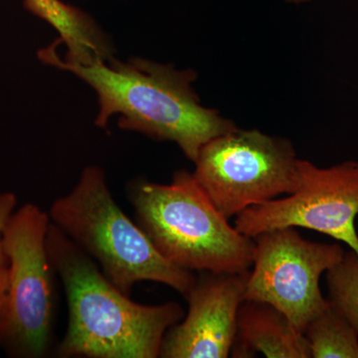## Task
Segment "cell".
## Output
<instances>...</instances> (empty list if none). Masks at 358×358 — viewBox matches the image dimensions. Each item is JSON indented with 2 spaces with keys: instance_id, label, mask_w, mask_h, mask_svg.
<instances>
[{
  "instance_id": "obj_6",
  "label": "cell",
  "mask_w": 358,
  "mask_h": 358,
  "mask_svg": "<svg viewBox=\"0 0 358 358\" xmlns=\"http://www.w3.org/2000/svg\"><path fill=\"white\" fill-rule=\"evenodd\" d=\"M49 214L33 203L14 211L3 233L8 260V306L0 348L14 357L37 358L50 345L53 268L47 253Z\"/></svg>"
},
{
  "instance_id": "obj_4",
  "label": "cell",
  "mask_w": 358,
  "mask_h": 358,
  "mask_svg": "<svg viewBox=\"0 0 358 358\" xmlns=\"http://www.w3.org/2000/svg\"><path fill=\"white\" fill-rule=\"evenodd\" d=\"M48 214L51 222L128 296L143 281L160 282L185 296L196 281L192 272L166 260L122 212L99 167L85 169L72 192L56 199Z\"/></svg>"
},
{
  "instance_id": "obj_13",
  "label": "cell",
  "mask_w": 358,
  "mask_h": 358,
  "mask_svg": "<svg viewBox=\"0 0 358 358\" xmlns=\"http://www.w3.org/2000/svg\"><path fill=\"white\" fill-rule=\"evenodd\" d=\"M329 305L338 310L358 334V254L350 249L327 270Z\"/></svg>"
},
{
  "instance_id": "obj_9",
  "label": "cell",
  "mask_w": 358,
  "mask_h": 358,
  "mask_svg": "<svg viewBox=\"0 0 358 358\" xmlns=\"http://www.w3.org/2000/svg\"><path fill=\"white\" fill-rule=\"evenodd\" d=\"M249 271L239 274L202 272L185 296L188 312L166 331L159 357H230Z\"/></svg>"
},
{
  "instance_id": "obj_5",
  "label": "cell",
  "mask_w": 358,
  "mask_h": 358,
  "mask_svg": "<svg viewBox=\"0 0 358 358\" xmlns=\"http://www.w3.org/2000/svg\"><path fill=\"white\" fill-rule=\"evenodd\" d=\"M299 159L286 138L234 129L200 148L195 178L224 217L296 192Z\"/></svg>"
},
{
  "instance_id": "obj_14",
  "label": "cell",
  "mask_w": 358,
  "mask_h": 358,
  "mask_svg": "<svg viewBox=\"0 0 358 358\" xmlns=\"http://www.w3.org/2000/svg\"><path fill=\"white\" fill-rule=\"evenodd\" d=\"M16 203L17 199L14 193H0V268L8 266V260L3 247V233L9 219L14 213Z\"/></svg>"
},
{
  "instance_id": "obj_1",
  "label": "cell",
  "mask_w": 358,
  "mask_h": 358,
  "mask_svg": "<svg viewBox=\"0 0 358 358\" xmlns=\"http://www.w3.org/2000/svg\"><path fill=\"white\" fill-rule=\"evenodd\" d=\"M59 44L57 39L41 49L38 57L45 64L74 73L95 90L100 106L95 124L100 128L107 127L110 117L120 115V128L173 141L193 162L207 141L237 129L215 110L199 103L192 88L196 79L192 70H176L141 58L127 63L96 58L81 64L62 60Z\"/></svg>"
},
{
  "instance_id": "obj_7",
  "label": "cell",
  "mask_w": 358,
  "mask_h": 358,
  "mask_svg": "<svg viewBox=\"0 0 358 358\" xmlns=\"http://www.w3.org/2000/svg\"><path fill=\"white\" fill-rule=\"evenodd\" d=\"M254 239L253 270L247 278L245 300L263 301L284 313L300 333L329 306L320 279L341 261L338 243L306 240L294 227L259 233Z\"/></svg>"
},
{
  "instance_id": "obj_15",
  "label": "cell",
  "mask_w": 358,
  "mask_h": 358,
  "mask_svg": "<svg viewBox=\"0 0 358 358\" xmlns=\"http://www.w3.org/2000/svg\"><path fill=\"white\" fill-rule=\"evenodd\" d=\"M9 294L8 266L0 268V327L6 320Z\"/></svg>"
},
{
  "instance_id": "obj_11",
  "label": "cell",
  "mask_w": 358,
  "mask_h": 358,
  "mask_svg": "<svg viewBox=\"0 0 358 358\" xmlns=\"http://www.w3.org/2000/svg\"><path fill=\"white\" fill-rule=\"evenodd\" d=\"M25 8L48 22L68 48L66 60L89 64L96 58L110 57L107 42L93 20L62 0H24Z\"/></svg>"
},
{
  "instance_id": "obj_3",
  "label": "cell",
  "mask_w": 358,
  "mask_h": 358,
  "mask_svg": "<svg viewBox=\"0 0 358 358\" xmlns=\"http://www.w3.org/2000/svg\"><path fill=\"white\" fill-rule=\"evenodd\" d=\"M129 197L138 226L169 262L190 272L239 274L253 264L254 239L216 208L187 171L171 185L138 181Z\"/></svg>"
},
{
  "instance_id": "obj_16",
  "label": "cell",
  "mask_w": 358,
  "mask_h": 358,
  "mask_svg": "<svg viewBox=\"0 0 358 358\" xmlns=\"http://www.w3.org/2000/svg\"><path fill=\"white\" fill-rule=\"evenodd\" d=\"M285 1L288 2V3L301 4L307 3V2L312 1V0H285Z\"/></svg>"
},
{
  "instance_id": "obj_2",
  "label": "cell",
  "mask_w": 358,
  "mask_h": 358,
  "mask_svg": "<svg viewBox=\"0 0 358 358\" xmlns=\"http://www.w3.org/2000/svg\"><path fill=\"white\" fill-rule=\"evenodd\" d=\"M47 253L69 308L61 357L155 358L166 331L185 317L179 303L141 305L103 274L91 257L50 223Z\"/></svg>"
},
{
  "instance_id": "obj_8",
  "label": "cell",
  "mask_w": 358,
  "mask_h": 358,
  "mask_svg": "<svg viewBox=\"0 0 358 358\" xmlns=\"http://www.w3.org/2000/svg\"><path fill=\"white\" fill-rule=\"evenodd\" d=\"M357 215L358 162L320 169L300 159L296 192L245 209L236 216L235 228L254 238L277 228L303 227L343 242L358 254Z\"/></svg>"
},
{
  "instance_id": "obj_10",
  "label": "cell",
  "mask_w": 358,
  "mask_h": 358,
  "mask_svg": "<svg viewBox=\"0 0 358 358\" xmlns=\"http://www.w3.org/2000/svg\"><path fill=\"white\" fill-rule=\"evenodd\" d=\"M310 358L306 336L274 306L245 300L237 315V329L230 357Z\"/></svg>"
},
{
  "instance_id": "obj_12",
  "label": "cell",
  "mask_w": 358,
  "mask_h": 358,
  "mask_svg": "<svg viewBox=\"0 0 358 358\" xmlns=\"http://www.w3.org/2000/svg\"><path fill=\"white\" fill-rule=\"evenodd\" d=\"M303 336L312 358H358V334L331 305L315 315Z\"/></svg>"
}]
</instances>
